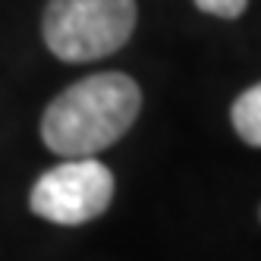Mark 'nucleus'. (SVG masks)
I'll return each mask as SVG.
<instances>
[{
    "instance_id": "nucleus-1",
    "label": "nucleus",
    "mask_w": 261,
    "mask_h": 261,
    "mask_svg": "<svg viewBox=\"0 0 261 261\" xmlns=\"http://www.w3.org/2000/svg\"><path fill=\"white\" fill-rule=\"evenodd\" d=\"M142 110V91L126 72H98L50 101L41 139L54 154L91 158L120 142Z\"/></svg>"
},
{
    "instance_id": "nucleus-5",
    "label": "nucleus",
    "mask_w": 261,
    "mask_h": 261,
    "mask_svg": "<svg viewBox=\"0 0 261 261\" xmlns=\"http://www.w3.org/2000/svg\"><path fill=\"white\" fill-rule=\"evenodd\" d=\"M195 7L211 16H220V19H236V16L246 13L249 0H195Z\"/></svg>"
},
{
    "instance_id": "nucleus-3",
    "label": "nucleus",
    "mask_w": 261,
    "mask_h": 261,
    "mask_svg": "<svg viewBox=\"0 0 261 261\" xmlns=\"http://www.w3.org/2000/svg\"><path fill=\"white\" fill-rule=\"evenodd\" d=\"M114 198V173L101 161L76 158L47 170L32 189V211L63 227H79L107 211Z\"/></svg>"
},
{
    "instance_id": "nucleus-4",
    "label": "nucleus",
    "mask_w": 261,
    "mask_h": 261,
    "mask_svg": "<svg viewBox=\"0 0 261 261\" xmlns=\"http://www.w3.org/2000/svg\"><path fill=\"white\" fill-rule=\"evenodd\" d=\"M233 129L246 145L261 148V82L246 88L236 98V104H233Z\"/></svg>"
},
{
    "instance_id": "nucleus-2",
    "label": "nucleus",
    "mask_w": 261,
    "mask_h": 261,
    "mask_svg": "<svg viewBox=\"0 0 261 261\" xmlns=\"http://www.w3.org/2000/svg\"><path fill=\"white\" fill-rule=\"evenodd\" d=\"M44 44L66 63H85L120 50L136 29V0H50Z\"/></svg>"
}]
</instances>
